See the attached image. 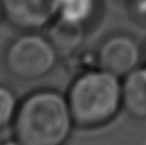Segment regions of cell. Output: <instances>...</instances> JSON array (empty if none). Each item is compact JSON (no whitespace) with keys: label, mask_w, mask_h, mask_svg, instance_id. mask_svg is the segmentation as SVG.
<instances>
[{"label":"cell","mask_w":146,"mask_h":145,"mask_svg":"<svg viewBox=\"0 0 146 145\" xmlns=\"http://www.w3.org/2000/svg\"><path fill=\"white\" fill-rule=\"evenodd\" d=\"M145 57H146V51H145Z\"/></svg>","instance_id":"5bb4252c"},{"label":"cell","mask_w":146,"mask_h":145,"mask_svg":"<svg viewBox=\"0 0 146 145\" xmlns=\"http://www.w3.org/2000/svg\"><path fill=\"white\" fill-rule=\"evenodd\" d=\"M62 0H3L4 17L13 27L35 31L49 26L59 15Z\"/></svg>","instance_id":"277c9868"},{"label":"cell","mask_w":146,"mask_h":145,"mask_svg":"<svg viewBox=\"0 0 146 145\" xmlns=\"http://www.w3.org/2000/svg\"><path fill=\"white\" fill-rule=\"evenodd\" d=\"M0 145H22V144L17 140H9V141H5V143L0 144Z\"/></svg>","instance_id":"8fae6325"},{"label":"cell","mask_w":146,"mask_h":145,"mask_svg":"<svg viewBox=\"0 0 146 145\" xmlns=\"http://www.w3.org/2000/svg\"><path fill=\"white\" fill-rule=\"evenodd\" d=\"M18 107L14 92L9 87L0 85V130L14 121Z\"/></svg>","instance_id":"9c48e42d"},{"label":"cell","mask_w":146,"mask_h":145,"mask_svg":"<svg viewBox=\"0 0 146 145\" xmlns=\"http://www.w3.org/2000/svg\"><path fill=\"white\" fill-rule=\"evenodd\" d=\"M58 57L48 37L28 32L10 44L4 62L5 68L13 77L23 81H35L53 71Z\"/></svg>","instance_id":"3957f363"},{"label":"cell","mask_w":146,"mask_h":145,"mask_svg":"<svg viewBox=\"0 0 146 145\" xmlns=\"http://www.w3.org/2000/svg\"><path fill=\"white\" fill-rule=\"evenodd\" d=\"M135 4H137V5H140V12H141V14H144L145 17H146V0H140V1H137V3H135Z\"/></svg>","instance_id":"30bf717a"},{"label":"cell","mask_w":146,"mask_h":145,"mask_svg":"<svg viewBox=\"0 0 146 145\" xmlns=\"http://www.w3.org/2000/svg\"><path fill=\"white\" fill-rule=\"evenodd\" d=\"M4 15V10H3V0H0V19Z\"/></svg>","instance_id":"7c38bea8"},{"label":"cell","mask_w":146,"mask_h":145,"mask_svg":"<svg viewBox=\"0 0 146 145\" xmlns=\"http://www.w3.org/2000/svg\"><path fill=\"white\" fill-rule=\"evenodd\" d=\"M122 1H127V3H137L140 0H122Z\"/></svg>","instance_id":"4fadbf2b"},{"label":"cell","mask_w":146,"mask_h":145,"mask_svg":"<svg viewBox=\"0 0 146 145\" xmlns=\"http://www.w3.org/2000/svg\"><path fill=\"white\" fill-rule=\"evenodd\" d=\"M98 0H62L59 17L77 23H86L95 15Z\"/></svg>","instance_id":"ba28073f"},{"label":"cell","mask_w":146,"mask_h":145,"mask_svg":"<svg viewBox=\"0 0 146 145\" xmlns=\"http://www.w3.org/2000/svg\"><path fill=\"white\" fill-rule=\"evenodd\" d=\"M46 37L59 57H69L82 45L85 39V25L58 15L49 26Z\"/></svg>","instance_id":"8992f818"},{"label":"cell","mask_w":146,"mask_h":145,"mask_svg":"<svg viewBox=\"0 0 146 145\" xmlns=\"http://www.w3.org/2000/svg\"><path fill=\"white\" fill-rule=\"evenodd\" d=\"M67 100L74 125L95 128L110 122L122 107L119 77L101 68L78 76L69 87Z\"/></svg>","instance_id":"7a4b0ae2"},{"label":"cell","mask_w":146,"mask_h":145,"mask_svg":"<svg viewBox=\"0 0 146 145\" xmlns=\"http://www.w3.org/2000/svg\"><path fill=\"white\" fill-rule=\"evenodd\" d=\"M122 105L136 118H146V67L136 68L122 84Z\"/></svg>","instance_id":"52a82bcc"},{"label":"cell","mask_w":146,"mask_h":145,"mask_svg":"<svg viewBox=\"0 0 146 145\" xmlns=\"http://www.w3.org/2000/svg\"><path fill=\"white\" fill-rule=\"evenodd\" d=\"M13 123L15 140L22 145H63L74 126L67 96L53 90L28 95Z\"/></svg>","instance_id":"6da1fadb"},{"label":"cell","mask_w":146,"mask_h":145,"mask_svg":"<svg viewBox=\"0 0 146 145\" xmlns=\"http://www.w3.org/2000/svg\"><path fill=\"white\" fill-rule=\"evenodd\" d=\"M139 58V45L131 36L113 35L99 48L98 66L117 77H126L137 68Z\"/></svg>","instance_id":"5b68a950"}]
</instances>
